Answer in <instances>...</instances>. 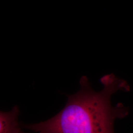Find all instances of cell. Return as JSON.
I'll list each match as a JSON object with an SVG mask.
<instances>
[{
    "label": "cell",
    "instance_id": "1",
    "mask_svg": "<svg viewBox=\"0 0 133 133\" xmlns=\"http://www.w3.org/2000/svg\"><path fill=\"white\" fill-rule=\"evenodd\" d=\"M104 89L95 92L86 76L79 81L81 89L76 93L67 95L64 109L51 119L20 126L41 133H114V123L128 114V109L121 103L112 107L111 96L118 90H130L125 81L114 74L105 75L100 79Z\"/></svg>",
    "mask_w": 133,
    "mask_h": 133
},
{
    "label": "cell",
    "instance_id": "2",
    "mask_svg": "<svg viewBox=\"0 0 133 133\" xmlns=\"http://www.w3.org/2000/svg\"><path fill=\"white\" fill-rule=\"evenodd\" d=\"M19 108L16 105L9 112L0 111V133H22L18 122Z\"/></svg>",
    "mask_w": 133,
    "mask_h": 133
}]
</instances>
